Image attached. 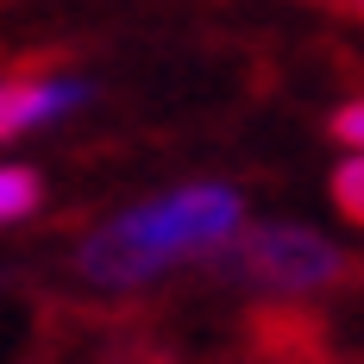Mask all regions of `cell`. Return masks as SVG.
Wrapping results in <instances>:
<instances>
[{"label": "cell", "mask_w": 364, "mask_h": 364, "mask_svg": "<svg viewBox=\"0 0 364 364\" xmlns=\"http://www.w3.org/2000/svg\"><path fill=\"white\" fill-rule=\"evenodd\" d=\"M239 232H245V195L232 182H176L164 195H145V201L107 214L82 239L75 270L88 289H151L170 270L220 257Z\"/></svg>", "instance_id": "6da1fadb"}, {"label": "cell", "mask_w": 364, "mask_h": 364, "mask_svg": "<svg viewBox=\"0 0 364 364\" xmlns=\"http://www.w3.org/2000/svg\"><path fill=\"white\" fill-rule=\"evenodd\" d=\"M220 264L245 283V289H264V295H314V289H333L346 277V257L327 232L314 226H295V220H264V226H245Z\"/></svg>", "instance_id": "7a4b0ae2"}, {"label": "cell", "mask_w": 364, "mask_h": 364, "mask_svg": "<svg viewBox=\"0 0 364 364\" xmlns=\"http://www.w3.org/2000/svg\"><path fill=\"white\" fill-rule=\"evenodd\" d=\"M88 75H0V145L70 119L75 107H88Z\"/></svg>", "instance_id": "3957f363"}, {"label": "cell", "mask_w": 364, "mask_h": 364, "mask_svg": "<svg viewBox=\"0 0 364 364\" xmlns=\"http://www.w3.org/2000/svg\"><path fill=\"white\" fill-rule=\"evenodd\" d=\"M38 195H44V182H38L32 164H0V226L26 220L38 208Z\"/></svg>", "instance_id": "277c9868"}, {"label": "cell", "mask_w": 364, "mask_h": 364, "mask_svg": "<svg viewBox=\"0 0 364 364\" xmlns=\"http://www.w3.org/2000/svg\"><path fill=\"white\" fill-rule=\"evenodd\" d=\"M333 208L352 220V226H364V151H346L339 164H333Z\"/></svg>", "instance_id": "5b68a950"}, {"label": "cell", "mask_w": 364, "mask_h": 364, "mask_svg": "<svg viewBox=\"0 0 364 364\" xmlns=\"http://www.w3.org/2000/svg\"><path fill=\"white\" fill-rule=\"evenodd\" d=\"M327 132H333V139H339L346 151H364V95H358V101H346V107L333 113V119H327Z\"/></svg>", "instance_id": "8992f818"}, {"label": "cell", "mask_w": 364, "mask_h": 364, "mask_svg": "<svg viewBox=\"0 0 364 364\" xmlns=\"http://www.w3.org/2000/svg\"><path fill=\"white\" fill-rule=\"evenodd\" d=\"M333 6H346V13H358V19H364V0H333Z\"/></svg>", "instance_id": "52a82bcc"}]
</instances>
